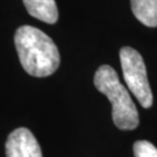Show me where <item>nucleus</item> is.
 <instances>
[{
    "label": "nucleus",
    "instance_id": "obj_1",
    "mask_svg": "<svg viewBox=\"0 0 157 157\" xmlns=\"http://www.w3.org/2000/svg\"><path fill=\"white\" fill-rule=\"evenodd\" d=\"M19 59L25 71L34 77H48L59 67L61 56L55 42L33 26H21L14 35Z\"/></svg>",
    "mask_w": 157,
    "mask_h": 157
},
{
    "label": "nucleus",
    "instance_id": "obj_2",
    "mask_svg": "<svg viewBox=\"0 0 157 157\" xmlns=\"http://www.w3.org/2000/svg\"><path fill=\"white\" fill-rule=\"evenodd\" d=\"M94 86L112 104L114 124L121 130H132L139 126V112L126 86L120 83L117 71L109 65H101L94 73Z\"/></svg>",
    "mask_w": 157,
    "mask_h": 157
},
{
    "label": "nucleus",
    "instance_id": "obj_3",
    "mask_svg": "<svg viewBox=\"0 0 157 157\" xmlns=\"http://www.w3.org/2000/svg\"><path fill=\"white\" fill-rule=\"evenodd\" d=\"M120 62L128 90L143 108L152 106V92L148 82L146 64L139 51L124 47L120 49Z\"/></svg>",
    "mask_w": 157,
    "mask_h": 157
},
{
    "label": "nucleus",
    "instance_id": "obj_4",
    "mask_svg": "<svg viewBox=\"0 0 157 157\" xmlns=\"http://www.w3.org/2000/svg\"><path fill=\"white\" fill-rule=\"evenodd\" d=\"M6 157H42V150L33 133L21 127L8 135Z\"/></svg>",
    "mask_w": 157,
    "mask_h": 157
},
{
    "label": "nucleus",
    "instance_id": "obj_5",
    "mask_svg": "<svg viewBox=\"0 0 157 157\" xmlns=\"http://www.w3.org/2000/svg\"><path fill=\"white\" fill-rule=\"evenodd\" d=\"M29 14L45 23H56L58 10L55 0H22Z\"/></svg>",
    "mask_w": 157,
    "mask_h": 157
},
{
    "label": "nucleus",
    "instance_id": "obj_6",
    "mask_svg": "<svg viewBox=\"0 0 157 157\" xmlns=\"http://www.w3.org/2000/svg\"><path fill=\"white\" fill-rule=\"evenodd\" d=\"M135 17L147 27H157V0H130Z\"/></svg>",
    "mask_w": 157,
    "mask_h": 157
},
{
    "label": "nucleus",
    "instance_id": "obj_7",
    "mask_svg": "<svg viewBox=\"0 0 157 157\" xmlns=\"http://www.w3.org/2000/svg\"><path fill=\"white\" fill-rule=\"evenodd\" d=\"M133 151L134 157H157V148L148 141H136Z\"/></svg>",
    "mask_w": 157,
    "mask_h": 157
}]
</instances>
